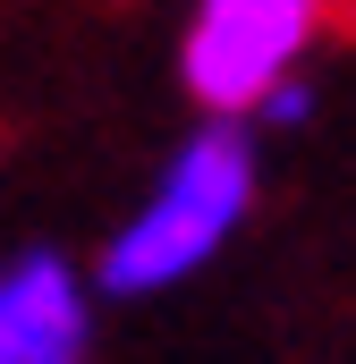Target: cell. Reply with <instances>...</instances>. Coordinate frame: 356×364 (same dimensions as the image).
<instances>
[{
  "label": "cell",
  "mask_w": 356,
  "mask_h": 364,
  "mask_svg": "<svg viewBox=\"0 0 356 364\" xmlns=\"http://www.w3.org/2000/svg\"><path fill=\"white\" fill-rule=\"evenodd\" d=\"M305 119H314V77L297 68V77H280V85L255 102V119H246V127H305Z\"/></svg>",
  "instance_id": "4"
},
{
  "label": "cell",
  "mask_w": 356,
  "mask_h": 364,
  "mask_svg": "<svg viewBox=\"0 0 356 364\" xmlns=\"http://www.w3.org/2000/svg\"><path fill=\"white\" fill-rule=\"evenodd\" d=\"M263 195V127L246 119H204L162 178L145 186V203L102 237L93 255V288L102 296H162L178 279H195L255 212Z\"/></svg>",
  "instance_id": "1"
},
{
  "label": "cell",
  "mask_w": 356,
  "mask_h": 364,
  "mask_svg": "<svg viewBox=\"0 0 356 364\" xmlns=\"http://www.w3.org/2000/svg\"><path fill=\"white\" fill-rule=\"evenodd\" d=\"M331 9H340V17H348V34H356V0H331Z\"/></svg>",
  "instance_id": "5"
},
{
  "label": "cell",
  "mask_w": 356,
  "mask_h": 364,
  "mask_svg": "<svg viewBox=\"0 0 356 364\" xmlns=\"http://www.w3.org/2000/svg\"><path fill=\"white\" fill-rule=\"evenodd\" d=\"M0 364H93V279L68 255L0 263Z\"/></svg>",
  "instance_id": "3"
},
{
  "label": "cell",
  "mask_w": 356,
  "mask_h": 364,
  "mask_svg": "<svg viewBox=\"0 0 356 364\" xmlns=\"http://www.w3.org/2000/svg\"><path fill=\"white\" fill-rule=\"evenodd\" d=\"M323 26L331 0H195L178 34V77L204 119H255V102L305 68Z\"/></svg>",
  "instance_id": "2"
}]
</instances>
